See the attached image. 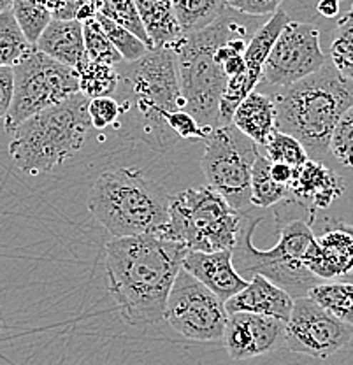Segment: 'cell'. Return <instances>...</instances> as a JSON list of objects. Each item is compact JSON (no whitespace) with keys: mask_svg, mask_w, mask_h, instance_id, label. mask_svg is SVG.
<instances>
[{"mask_svg":"<svg viewBox=\"0 0 353 365\" xmlns=\"http://www.w3.org/2000/svg\"><path fill=\"white\" fill-rule=\"evenodd\" d=\"M302 262L320 281L350 276L353 274V227L348 223L329 225L320 235H314Z\"/></svg>","mask_w":353,"mask_h":365,"instance_id":"obj_16","label":"cell"},{"mask_svg":"<svg viewBox=\"0 0 353 365\" xmlns=\"http://www.w3.org/2000/svg\"><path fill=\"white\" fill-rule=\"evenodd\" d=\"M265 157L269 158V162H280V163H288L292 167H299L306 162L307 151L302 146L301 140L295 139L294 135L287 134L276 128L272 132L271 137L267 139V143L264 144Z\"/></svg>","mask_w":353,"mask_h":365,"instance_id":"obj_31","label":"cell"},{"mask_svg":"<svg viewBox=\"0 0 353 365\" xmlns=\"http://www.w3.org/2000/svg\"><path fill=\"white\" fill-rule=\"evenodd\" d=\"M88 102L90 98L78 91L18 125L9 143L14 165L29 176H37L74 157L92 128Z\"/></svg>","mask_w":353,"mask_h":365,"instance_id":"obj_3","label":"cell"},{"mask_svg":"<svg viewBox=\"0 0 353 365\" xmlns=\"http://www.w3.org/2000/svg\"><path fill=\"white\" fill-rule=\"evenodd\" d=\"M353 337V327L341 322L311 297L294 299L285 323L283 346L299 355L325 360L336 355Z\"/></svg>","mask_w":353,"mask_h":365,"instance_id":"obj_13","label":"cell"},{"mask_svg":"<svg viewBox=\"0 0 353 365\" xmlns=\"http://www.w3.org/2000/svg\"><path fill=\"white\" fill-rule=\"evenodd\" d=\"M78 74L79 91L88 98L111 97L121 83V76L115 66L98 63L86 58L74 68Z\"/></svg>","mask_w":353,"mask_h":365,"instance_id":"obj_26","label":"cell"},{"mask_svg":"<svg viewBox=\"0 0 353 365\" xmlns=\"http://www.w3.org/2000/svg\"><path fill=\"white\" fill-rule=\"evenodd\" d=\"M97 13L104 14L106 18L118 23L123 29L131 30L135 37H139L151 49L150 39H148V34L144 30L141 18H139L134 0H98Z\"/></svg>","mask_w":353,"mask_h":365,"instance_id":"obj_29","label":"cell"},{"mask_svg":"<svg viewBox=\"0 0 353 365\" xmlns=\"http://www.w3.org/2000/svg\"><path fill=\"white\" fill-rule=\"evenodd\" d=\"M11 6H13V0H0V13L11 9Z\"/></svg>","mask_w":353,"mask_h":365,"instance_id":"obj_40","label":"cell"},{"mask_svg":"<svg viewBox=\"0 0 353 365\" xmlns=\"http://www.w3.org/2000/svg\"><path fill=\"white\" fill-rule=\"evenodd\" d=\"M14 72V93L9 113L4 118L7 134L14 130L26 118L66 101L79 91L76 71L69 66L56 62L44 53L34 51L25 56Z\"/></svg>","mask_w":353,"mask_h":365,"instance_id":"obj_9","label":"cell"},{"mask_svg":"<svg viewBox=\"0 0 353 365\" xmlns=\"http://www.w3.org/2000/svg\"><path fill=\"white\" fill-rule=\"evenodd\" d=\"M14 93V72L13 67H0V120L9 113Z\"/></svg>","mask_w":353,"mask_h":365,"instance_id":"obj_37","label":"cell"},{"mask_svg":"<svg viewBox=\"0 0 353 365\" xmlns=\"http://www.w3.org/2000/svg\"><path fill=\"white\" fill-rule=\"evenodd\" d=\"M290 199V190L278 185L271 178V162L265 155H257L250 180V204L260 209H269L282 200Z\"/></svg>","mask_w":353,"mask_h":365,"instance_id":"obj_24","label":"cell"},{"mask_svg":"<svg viewBox=\"0 0 353 365\" xmlns=\"http://www.w3.org/2000/svg\"><path fill=\"white\" fill-rule=\"evenodd\" d=\"M271 97L276 108V128L301 140L307 157L320 160L329 151L334 127L353 106V81L341 76L327 60L307 78L276 88Z\"/></svg>","mask_w":353,"mask_h":365,"instance_id":"obj_2","label":"cell"},{"mask_svg":"<svg viewBox=\"0 0 353 365\" xmlns=\"http://www.w3.org/2000/svg\"><path fill=\"white\" fill-rule=\"evenodd\" d=\"M181 269L200 281L225 302L248 284L232 262V250L187 251Z\"/></svg>","mask_w":353,"mask_h":365,"instance_id":"obj_17","label":"cell"},{"mask_svg":"<svg viewBox=\"0 0 353 365\" xmlns=\"http://www.w3.org/2000/svg\"><path fill=\"white\" fill-rule=\"evenodd\" d=\"M295 167L288 165V163H280V162H271V178L278 185L287 186L290 190V182L294 180Z\"/></svg>","mask_w":353,"mask_h":365,"instance_id":"obj_38","label":"cell"},{"mask_svg":"<svg viewBox=\"0 0 353 365\" xmlns=\"http://www.w3.org/2000/svg\"><path fill=\"white\" fill-rule=\"evenodd\" d=\"M307 297L320 304L330 314L353 327V283L324 281L307 290Z\"/></svg>","mask_w":353,"mask_h":365,"instance_id":"obj_25","label":"cell"},{"mask_svg":"<svg viewBox=\"0 0 353 365\" xmlns=\"http://www.w3.org/2000/svg\"><path fill=\"white\" fill-rule=\"evenodd\" d=\"M170 195L134 167L106 170L93 182L88 209L113 237L157 234L169 220Z\"/></svg>","mask_w":353,"mask_h":365,"instance_id":"obj_4","label":"cell"},{"mask_svg":"<svg viewBox=\"0 0 353 365\" xmlns=\"http://www.w3.org/2000/svg\"><path fill=\"white\" fill-rule=\"evenodd\" d=\"M104 250L108 290L125 323L144 329L164 319L167 297L187 248L144 234L113 237Z\"/></svg>","mask_w":353,"mask_h":365,"instance_id":"obj_1","label":"cell"},{"mask_svg":"<svg viewBox=\"0 0 353 365\" xmlns=\"http://www.w3.org/2000/svg\"><path fill=\"white\" fill-rule=\"evenodd\" d=\"M222 341L235 362L257 359L283 346L285 322L255 313H230Z\"/></svg>","mask_w":353,"mask_h":365,"instance_id":"obj_15","label":"cell"},{"mask_svg":"<svg viewBox=\"0 0 353 365\" xmlns=\"http://www.w3.org/2000/svg\"><path fill=\"white\" fill-rule=\"evenodd\" d=\"M167 125L183 140H206L213 128L203 127L187 109H176L165 116Z\"/></svg>","mask_w":353,"mask_h":365,"instance_id":"obj_35","label":"cell"},{"mask_svg":"<svg viewBox=\"0 0 353 365\" xmlns=\"http://www.w3.org/2000/svg\"><path fill=\"white\" fill-rule=\"evenodd\" d=\"M230 123L248 135L253 143L264 146L276 130V108L271 95L262 91H250L235 108Z\"/></svg>","mask_w":353,"mask_h":365,"instance_id":"obj_21","label":"cell"},{"mask_svg":"<svg viewBox=\"0 0 353 365\" xmlns=\"http://www.w3.org/2000/svg\"><path fill=\"white\" fill-rule=\"evenodd\" d=\"M120 76L139 113L144 143L157 153L169 151L180 137L170 130L165 116L183 109L174 51L170 48L148 49L139 60L127 62Z\"/></svg>","mask_w":353,"mask_h":365,"instance_id":"obj_6","label":"cell"},{"mask_svg":"<svg viewBox=\"0 0 353 365\" xmlns=\"http://www.w3.org/2000/svg\"><path fill=\"white\" fill-rule=\"evenodd\" d=\"M200 167L208 185L213 186L234 209L245 212L250 205L252 167L259 155V144L232 123L213 128L204 140Z\"/></svg>","mask_w":353,"mask_h":365,"instance_id":"obj_10","label":"cell"},{"mask_svg":"<svg viewBox=\"0 0 353 365\" xmlns=\"http://www.w3.org/2000/svg\"><path fill=\"white\" fill-rule=\"evenodd\" d=\"M36 49L63 66L76 68L88 58L83 37V23L79 20L53 18L37 39Z\"/></svg>","mask_w":353,"mask_h":365,"instance_id":"obj_20","label":"cell"},{"mask_svg":"<svg viewBox=\"0 0 353 365\" xmlns=\"http://www.w3.org/2000/svg\"><path fill=\"white\" fill-rule=\"evenodd\" d=\"M151 49L173 48L183 37L170 0H134Z\"/></svg>","mask_w":353,"mask_h":365,"instance_id":"obj_22","label":"cell"},{"mask_svg":"<svg viewBox=\"0 0 353 365\" xmlns=\"http://www.w3.org/2000/svg\"><path fill=\"white\" fill-rule=\"evenodd\" d=\"M318 13L325 18H334L339 14V0H320L317 6Z\"/></svg>","mask_w":353,"mask_h":365,"instance_id":"obj_39","label":"cell"},{"mask_svg":"<svg viewBox=\"0 0 353 365\" xmlns=\"http://www.w3.org/2000/svg\"><path fill=\"white\" fill-rule=\"evenodd\" d=\"M229 313L225 302L185 269L178 272L165 302L164 319L190 341H220Z\"/></svg>","mask_w":353,"mask_h":365,"instance_id":"obj_11","label":"cell"},{"mask_svg":"<svg viewBox=\"0 0 353 365\" xmlns=\"http://www.w3.org/2000/svg\"><path fill=\"white\" fill-rule=\"evenodd\" d=\"M283 0H227V6L235 13L248 14V16H264L272 14L280 9Z\"/></svg>","mask_w":353,"mask_h":365,"instance_id":"obj_36","label":"cell"},{"mask_svg":"<svg viewBox=\"0 0 353 365\" xmlns=\"http://www.w3.org/2000/svg\"><path fill=\"white\" fill-rule=\"evenodd\" d=\"M183 34L210 26L230 9L227 0H170Z\"/></svg>","mask_w":353,"mask_h":365,"instance_id":"obj_23","label":"cell"},{"mask_svg":"<svg viewBox=\"0 0 353 365\" xmlns=\"http://www.w3.org/2000/svg\"><path fill=\"white\" fill-rule=\"evenodd\" d=\"M343 193V180L320 160L307 158L302 165L295 167L294 180L290 182V197L292 200L307 205L311 216H314L318 209L329 207Z\"/></svg>","mask_w":353,"mask_h":365,"instance_id":"obj_18","label":"cell"},{"mask_svg":"<svg viewBox=\"0 0 353 365\" xmlns=\"http://www.w3.org/2000/svg\"><path fill=\"white\" fill-rule=\"evenodd\" d=\"M288 20H290L288 14L283 9H278L250 37L245 51V71H242V74L230 78L227 81L225 91H223L222 102H220V125H229L239 102L250 91L257 88L262 79V71H264L269 49L275 44L276 37L280 36V32H282Z\"/></svg>","mask_w":353,"mask_h":365,"instance_id":"obj_14","label":"cell"},{"mask_svg":"<svg viewBox=\"0 0 353 365\" xmlns=\"http://www.w3.org/2000/svg\"><path fill=\"white\" fill-rule=\"evenodd\" d=\"M32 43L25 37L13 11L0 13V67H14L34 51Z\"/></svg>","mask_w":353,"mask_h":365,"instance_id":"obj_27","label":"cell"},{"mask_svg":"<svg viewBox=\"0 0 353 365\" xmlns=\"http://www.w3.org/2000/svg\"><path fill=\"white\" fill-rule=\"evenodd\" d=\"M294 306V297L262 274H253L239 294L225 300L227 313H255L287 323Z\"/></svg>","mask_w":353,"mask_h":365,"instance_id":"obj_19","label":"cell"},{"mask_svg":"<svg viewBox=\"0 0 353 365\" xmlns=\"http://www.w3.org/2000/svg\"><path fill=\"white\" fill-rule=\"evenodd\" d=\"M131 108V102H125L123 106L111 97H95L88 102V116L92 121V127L104 130V128L115 125L120 116Z\"/></svg>","mask_w":353,"mask_h":365,"instance_id":"obj_34","label":"cell"},{"mask_svg":"<svg viewBox=\"0 0 353 365\" xmlns=\"http://www.w3.org/2000/svg\"><path fill=\"white\" fill-rule=\"evenodd\" d=\"M242 212L210 185L188 188L169 200V220L158 237L183 245L187 251L232 250L241 230Z\"/></svg>","mask_w":353,"mask_h":365,"instance_id":"obj_8","label":"cell"},{"mask_svg":"<svg viewBox=\"0 0 353 365\" xmlns=\"http://www.w3.org/2000/svg\"><path fill=\"white\" fill-rule=\"evenodd\" d=\"M329 60L341 76L353 81V6L337 20L336 36L330 43Z\"/></svg>","mask_w":353,"mask_h":365,"instance_id":"obj_28","label":"cell"},{"mask_svg":"<svg viewBox=\"0 0 353 365\" xmlns=\"http://www.w3.org/2000/svg\"><path fill=\"white\" fill-rule=\"evenodd\" d=\"M235 36H250V30L225 13L206 29L183 34L170 48L176 56L183 109L203 127H220V102L229 78L216 58V49Z\"/></svg>","mask_w":353,"mask_h":365,"instance_id":"obj_5","label":"cell"},{"mask_svg":"<svg viewBox=\"0 0 353 365\" xmlns=\"http://www.w3.org/2000/svg\"><path fill=\"white\" fill-rule=\"evenodd\" d=\"M2 330H4V314H2V307H0V339H2Z\"/></svg>","mask_w":353,"mask_h":365,"instance_id":"obj_41","label":"cell"},{"mask_svg":"<svg viewBox=\"0 0 353 365\" xmlns=\"http://www.w3.org/2000/svg\"><path fill=\"white\" fill-rule=\"evenodd\" d=\"M327 60L320 46V30L313 23L288 20L269 49L260 81L285 88L317 72Z\"/></svg>","mask_w":353,"mask_h":365,"instance_id":"obj_12","label":"cell"},{"mask_svg":"<svg viewBox=\"0 0 353 365\" xmlns=\"http://www.w3.org/2000/svg\"><path fill=\"white\" fill-rule=\"evenodd\" d=\"M329 151L344 167L353 169V106L343 113L330 135Z\"/></svg>","mask_w":353,"mask_h":365,"instance_id":"obj_33","label":"cell"},{"mask_svg":"<svg viewBox=\"0 0 353 365\" xmlns=\"http://www.w3.org/2000/svg\"><path fill=\"white\" fill-rule=\"evenodd\" d=\"M83 37H85V49L86 56L93 62L108 63V66H118L121 63L120 51L115 48V44L109 41L102 26L95 18L83 21Z\"/></svg>","mask_w":353,"mask_h":365,"instance_id":"obj_30","label":"cell"},{"mask_svg":"<svg viewBox=\"0 0 353 365\" xmlns=\"http://www.w3.org/2000/svg\"><path fill=\"white\" fill-rule=\"evenodd\" d=\"M95 20H97L98 25L102 26V30H104L106 36L109 37V41L115 44V48L120 51L121 58H123L125 62H135V60L141 58L144 53L150 49L139 37H135L131 30L123 29L121 25H118V23L106 18L104 14L97 13L95 14Z\"/></svg>","mask_w":353,"mask_h":365,"instance_id":"obj_32","label":"cell"},{"mask_svg":"<svg viewBox=\"0 0 353 365\" xmlns=\"http://www.w3.org/2000/svg\"><path fill=\"white\" fill-rule=\"evenodd\" d=\"M260 218L248 220L239 230L237 242L232 248L234 267L245 279L253 274H262L272 283L287 290L294 299L307 295L318 277L306 269L305 253L314 237L311 223L305 220H292L280 228V239L275 248L259 250L253 245V232L259 227Z\"/></svg>","mask_w":353,"mask_h":365,"instance_id":"obj_7","label":"cell"}]
</instances>
